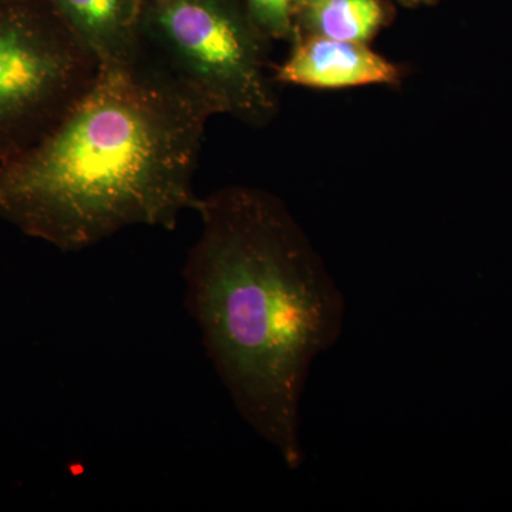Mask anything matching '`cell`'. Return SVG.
<instances>
[{
    "label": "cell",
    "instance_id": "cell-7",
    "mask_svg": "<svg viewBox=\"0 0 512 512\" xmlns=\"http://www.w3.org/2000/svg\"><path fill=\"white\" fill-rule=\"evenodd\" d=\"M393 16L386 0H319L295 10L293 35L369 45L390 25Z\"/></svg>",
    "mask_w": 512,
    "mask_h": 512
},
{
    "label": "cell",
    "instance_id": "cell-9",
    "mask_svg": "<svg viewBox=\"0 0 512 512\" xmlns=\"http://www.w3.org/2000/svg\"><path fill=\"white\" fill-rule=\"evenodd\" d=\"M397 2L402 3L406 8H419V6L434 5L436 0H397Z\"/></svg>",
    "mask_w": 512,
    "mask_h": 512
},
{
    "label": "cell",
    "instance_id": "cell-2",
    "mask_svg": "<svg viewBox=\"0 0 512 512\" xmlns=\"http://www.w3.org/2000/svg\"><path fill=\"white\" fill-rule=\"evenodd\" d=\"M217 106L144 52L100 66L32 146L0 158V218L77 252L131 227L173 231L197 208L194 175Z\"/></svg>",
    "mask_w": 512,
    "mask_h": 512
},
{
    "label": "cell",
    "instance_id": "cell-6",
    "mask_svg": "<svg viewBox=\"0 0 512 512\" xmlns=\"http://www.w3.org/2000/svg\"><path fill=\"white\" fill-rule=\"evenodd\" d=\"M100 66L134 62L143 55L141 0H46Z\"/></svg>",
    "mask_w": 512,
    "mask_h": 512
},
{
    "label": "cell",
    "instance_id": "cell-10",
    "mask_svg": "<svg viewBox=\"0 0 512 512\" xmlns=\"http://www.w3.org/2000/svg\"><path fill=\"white\" fill-rule=\"evenodd\" d=\"M319 2V0H295V10L301 8L303 5H309V3Z\"/></svg>",
    "mask_w": 512,
    "mask_h": 512
},
{
    "label": "cell",
    "instance_id": "cell-1",
    "mask_svg": "<svg viewBox=\"0 0 512 512\" xmlns=\"http://www.w3.org/2000/svg\"><path fill=\"white\" fill-rule=\"evenodd\" d=\"M185 308L239 416L289 470L305 460L301 400L316 357L342 336L346 302L285 202L229 185L200 198Z\"/></svg>",
    "mask_w": 512,
    "mask_h": 512
},
{
    "label": "cell",
    "instance_id": "cell-3",
    "mask_svg": "<svg viewBox=\"0 0 512 512\" xmlns=\"http://www.w3.org/2000/svg\"><path fill=\"white\" fill-rule=\"evenodd\" d=\"M144 52L204 94L220 114L264 127L278 113L266 74L271 40L242 0H141Z\"/></svg>",
    "mask_w": 512,
    "mask_h": 512
},
{
    "label": "cell",
    "instance_id": "cell-5",
    "mask_svg": "<svg viewBox=\"0 0 512 512\" xmlns=\"http://www.w3.org/2000/svg\"><path fill=\"white\" fill-rule=\"evenodd\" d=\"M291 42V53L276 66L275 82L318 90L397 86L402 82L400 67L369 45L299 33Z\"/></svg>",
    "mask_w": 512,
    "mask_h": 512
},
{
    "label": "cell",
    "instance_id": "cell-4",
    "mask_svg": "<svg viewBox=\"0 0 512 512\" xmlns=\"http://www.w3.org/2000/svg\"><path fill=\"white\" fill-rule=\"evenodd\" d=\"M99 67L46 0H0V158L52 130Z\"/></svg>",
    "mask_w": 512,
    "mask_h": 512
},
{
    "label": "cell",
    "instance_id": "cell-8",
    "mask_svg": "<svg viewBox=\"0 0 512 512\" xmlns=\"http://www.w3.org/2000/svg\"><path fill=\"white\" fill-rule=\"evenodd\" d=\"M255 25L269 40H289L295 29V0H242Z\"/></svg>",
    "mask_w": 512,
    "mask_h": 512
}]
</instances>
